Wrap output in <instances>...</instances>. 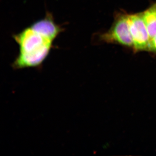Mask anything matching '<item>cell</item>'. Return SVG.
I'll use <instances>...</instances> for the list:
<instances>
[{"label": "cell", "instance_id": "obj_1", "mask_svg": "<svg viewBox=\"0 0 156 156\" xmlns=\"http://www.w3.org/2000/svg\"><path fill=\"white\" fill-rule=\"evenodd\" d=\"M19 46L18 55L12 64L14 69L41 66L50 54L54 41L30 26L13 35Z\"/></svg>", "mask_w": 156, "mask_h": 156}, {"label": "cell", "instance_id": "obj_2", "mask_svg": "<svg viewBox=\"0 0 156 156\" xmlns=\"http://www.w3.org/2000/svg\"><path fill=\"white\" fill-rule=\"evenodd\" d=\"M128 20L134 48L137 50L147 49L150 37L141 14L129 15Z\"/></svg>", "mask_w": 156, "mask_h": 156}, {"label": "cell", "instance_id": "obj_3", "mask_svg": "<svg viewBox=\"0 0 156 156\" xmlns=\"http://www.w3.org/2000/svg\"><path fill=\"white\" fill-rule=\"evenodd\" d=\"M103 38L108 41L117 42L129 47L134 46L128 16H122L119 18L111 30L103 35Z\"/></svg>", "mask_w": 156, "mask_h": 156}, {"label": "cell", "instance_id": "obj_4", "mask_svg": "<svg viewBox=\"0 0 156 156\" xmlns=\"http://www.w3.org/2000/svg\"><path fill=\"white\" fill-rule=\"evenodd\" d=\"M30 26L34 30L53 41L62 31V28L56 24L52 14L50 13H47L44 18L33 23Z\"/></svg>", "mask_w": 156, "mask_h": 156}, {"label": "cell", "instance_id": "obj_5", "mask_svg": "<svg viewBox=\"0 0 156 156\" xmlns=\"http://www.w3.org/2000/svg\"><path fill=\"white\" fill-rule=\"evenodd\" d=\"M141 15L146 26L150 40L156 36V10L154 8H151Z\"/></svg>", "mask_w": 156, "mask_h": 156}, {"label": "cell", "instance_id": "obj_6", "mask_svg": "<svg viewBox=\"0 0 156 156\" xmlns=\"http://www.w3.org/2000/svg\"><path fill=\"white\" fill-rule=\"evenodd\" d=\"M147 49L150 51L156 52V36L150 40Z\"/></svg>", "mask_w": 156, "mask_h": 156}, {"label": "cell", "instance_id": "obj_7", "mask_svg": "<svg viewBox=\"0 0 156 156\" xmlns=\"http://www.w3.org/2000/svg\"><path fill=\"white\" fill-rule=\"evenodd\" d=\"M154 8L155 9V10H156V5L154 7Z\"/></svg>", "mask_w": 156, "mask_h": 156}]
</instances>
